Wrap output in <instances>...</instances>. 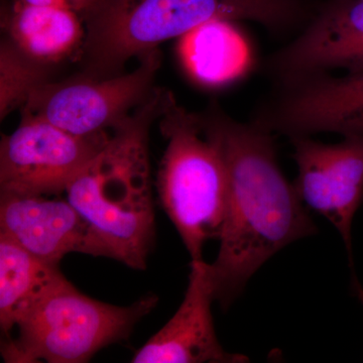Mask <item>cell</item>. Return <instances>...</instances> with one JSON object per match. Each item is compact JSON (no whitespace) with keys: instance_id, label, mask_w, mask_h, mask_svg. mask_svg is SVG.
Masks as SVG:
<instances>
[{"instance_id":"cell-15","label":"cell","mask_w":363,"mask_h":363,"mask_svg":"<svg viewBox=\"0 0 363 363\" xmlns=\"http://www.w3.org/2000/svg\"><path fill=\"white\" fill-rule=\"evenodd\" d=\"M67 281L60 266L38 259L0 234V327L4 337Z\"/></svg>"},{"instance_id":"cell-1","label":"cell","mask_w":363,"mask_h":363,"mask_svg":"<svg viewBox=\"0 0 363 363\" xmlns=\"http://www.w3.org/2000/svg\"><path fill=\"white\" fill-rule=\"evenodd\" d=\"M202 113L226 167L225 218L218 255L209 267L215 298L227 309L264 262L317 228L279 167L274 135L252 121H236L215 102Z\"/></svg>"},{"instance_id":"cell-13","label":"cell","mask_w":363,"mask_h":363,"mask_svg":"<svg viewBox=\"0 0 363 363\" xmlns=\"http://www.w3.org/2000/svg\"><path fill=\"white\" fill-rule=\"evenodd\" d=\"M4 39L39 63L56 66L78 55L85 40L82 16L58 6L11 1L2 9Z\"/></svg>"},{"instance_id":"cell-4","label":"cell","mask_w":363,"mask_h":363,"mask_svg":"<svg viewBox=\"0 0 363 363\" xmlns=\"http://www.w3.org/2000/svg\"><path fill=\"white\" fill-rule=\"evenodd\" d=\"M160 128L167 140L157 178L164 211L192 260L220 238L225 218L227 174L218 140L202 112L187 111L168 92Z\"/></svg>"},{"instance_id":"cell-8","label":"cell","mask_w":363,"mask_h":363,"mask_svg":"<svg viewBox=\"0 0 363 363\" xmlns=\"http://www.w3.org/2000/svg\"><path fill=\"white\" fill-rule=\"evenodd\" d=\"M250 121L288 138L317 133L363 135V71L272 84Z\"/></svg>"},{"instance_id":"cell-18","label":"cell","mask_w":363,"mask_h":363,"mask_svg":"<svg viewBox=\"0 0 363 363\" xmlns=\"http://www.w3.org/2000/svg\"><path fill=\"white\" fill-rule=\"evenodd\" d=\"M354 289L357 291V295L358 298H359L360 302L362 303L363 305V289L362 285L355 279L354 281Z\"/></svg>"},{"instance_id":"cell-7","label":"cell","mask_w":363,"mask_h":363,"mask_svg":"<svg viewBox=\"0 0 363 363\" xmlns=\"http://www.w3.org/2000/svg\"><path fill=\"white\" fill-rule=\"evenodd\" d=\"M111 133L73 135L42 119L21 116L18 128L2 135L0 194L66 192L79 172L106 145Z\"/></svg>"},{"instance_id":"cell-9","label":"cell","mask_w":363,"mask_h":363,"mask_svg":"<svg viewBox=\"0 0 363 363\" xmlns=\"http://www.w3.org/2000/svg\"><path fill=\"white\" fill-rule=\"evenodd\" d=\"M260 67L272 84L363 71V0L318 2L306 25Z\"/></svg>"},{"instance_id":"cell-17","label":"cell","mask_w":363,"mask_h":363,"mask_svg":"<svg viewBox=\"0 0 363 363\" xmlns=\"http://www.w3.org/2000/svg\"><path fill=\"white\" fill-rule=\"evenodd\" d=\"M21 4H33V6H58L70 9L84 16L96 4L97 0H11Z\"/></svg>"},{"instance_id":"cell-5","label":"cell","mask_w":363,"mask_h":363,"mask_svg":"<svg viewBox=\"0 0 363 363\" xmlns=\"http://www.w3.org/2000/svg\"><path fill=\"white\" fill-rule=\"evenodd\" d=\"M159 302L155 295L121 307L79 292L70 281L60 286L4 337L9 363H84L106 346L125 340Z\"/></svg>"},{"instance_id":"cell-16","label":"cell","mask_w":363,"mask_h":363,"mask_svg":"<svg viewBox=\"0 0 363 363\" xmlns=\"http://www.w3.org/2000/svg\"><path fill=\"white\" fill-rule=\"evenodd\" d=\"M51 66L39 63L9 40L0 47V117L26 104L33 91L49 80Z\"/></svg>"},{"instance_id":"cell-6","label":"cell","mask_w":363,"mask_h":363,"mask_svg":"<svg viewBox=\"0 0 363 363\" xmlns=\"http://www.w3.org/2000/svg\"><path fill=\"white\" fill-rule=\"evenodd\" d=\"M138 59L140 64L130 73L48 81L33 91L21 107V116L42 119L73 135L108 133L157 90L161 52L155 49Z\"/></svg>"},{"instance_id":"cell-12","label":"cell","mask_w":363,"mask_h":363,"mask_svg":"<svg viewBox=\"0 0 363 363\" xmlns=\"http://www.w3.org/2000/svg\"><path fill=\"white\" fill-rule=\"evenodd\" d=\"M215 298L209 264L192 260L185 297L168 323L138 350L133 363H242L248 358L227 352L215 331Z\"/></svg>"},{"instance_id":"cell-11","label":"cell","mask_w":363,"mask_h":363,"mask_svg":"<svg viewBox=\"0 0 363 363\" xmlns=\"http://www.w3.org/2000/svg\"><path fill=\"white\" fill-rule=\"evenodd\" d=\"M0 234L55 266L73 252L111 259L104 241L68 200L0 194Z\"/></svg>"},{"instance_id":"cell-3","label":"cell","mask_w":363,"mask_h":363,"mask_svg":"<svg viewBox=\"0 0 363 363\" xmlns=\"http://www.w3.org/2000/svg\"><path fill=\"white\" fill-rule=\"evenodd\" d=\"M169 91L154 94L117 124L102 150L66 189L68 201L90 224L111 259L145 269L156 238L150 131Z\"/></svg>"},{"instance_id":"cell-10","label":"cell","mask_w":363,"mask_h":363,"mask_svg":"<svg viewBox=\"0 0 363 363\" xmlns=\"http://www.w3.org/2000/svg\"><path fill=\"white\" fill-rule=\"evenodd\" d=\"M298 167L295 185L309 210L337 229L352 264L353 219L363 203V135L326 145L312 136L289 138Z\"/></svg>"},{"instance_id":"cell-2","label":"cell","mask_w":363,"mask_h":363,"mask_svg":"<svg viewBox=\"0 0 363 363\" xmlns=\"http://www.w3.org/2000/svg\"><path fill=\"white\" fill-rule=\"evenodd\" d=\"M311 0H97L83 16L79 76L119 75L133 57L211 21H252L293 37L311 16Z\"/></svg>"},{"instance_id":"cell-14","label":"cell","mask_w":363,"mask_h":363,"mask_svg":"<svg viewBox=\"0 0 363 363\" xmlns=\"http://www.w3.org/2000/svg\"><path fill=\"white\" fill-rule=\"evenodd\" d=\"M238 23L208 21L179 39L182 65L196 82L206 87H223L238 82L255 69V47Z\"/></svg>"}]
</instances>
